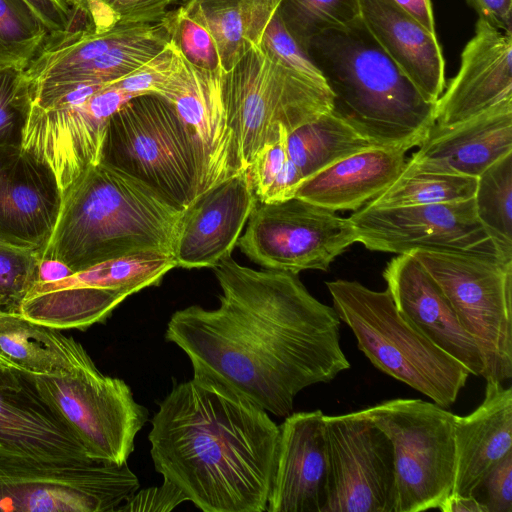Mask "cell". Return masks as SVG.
<instances>
[{
    "mask_svg": "<svg viewBox=\"0 0 512 512\" xmlns=\"http://www.w3.org/2000/svg\"><path fill=\"white\" fill-rule=\"evenodd\" d=\"M59 1L67 7H73V5H71V0H59Z\"/></svg>",
    "mask_w": 512,
    "mask_h": 512,
    "instance_id": "db71d44e",
    "label": "cell"
},
{
    "mask_svg": "<svg viewBox=\"0 0 512 512\" xmlns=\"http://www.w3.org/2000/svg\"><path fill=\"white\" fill-rule=\"evenodd\" d=\"M182 63V55L170 42L153 58L125 77L109 84L131 94L163 96L174 74Z\"/></svg>",
    "mask_w": 512,
    "mask_h": 512,
    "instance_id": "b9f144b4",
    "label": "cell"
},
{
    "mask_svg": "<svg viewBox=\"0 0 512 512\" xmlns=\"http://www.w3.org/2000/svg\"><path fill=\"white\" fill-rule=\"evenodd\" d=\"M279 435L268 412L193 375L159 403L148 440L156 471L198 509L263 512Z\"/></svg>",
    "mask_w": 512,
    "mask_h": 512,
    "instance_id": "7a4b0ae2",
    "label": "cell"
},
{
    "mask_svg": "<svg viewBox=\"0 0 512 512\" xmlns=\"http://www.w3.org/2000/svg\"><path fill=\"white\" fill-rule=\"evenodd\" d=\"M212 269L222 290L218 308L177 310L164 334L188 356L194 376L285 418L300 391L349 369L336 311L298 274L255 270L231 255Z\"/></svg>",
    "mask_w": 512,
    "mask_h": 512,
    "instance_id": "6da1fadb",
    "label": "cell"
},
{
    "mask_svg": "<svg viewBox=\"0 0 512 512\" xmlns=\"http://www.w3.org/2000/svg\"><path fill=\"white\" fill-rule=\"evenodd\" d=\"M40 18L49 35L59 38L91 24L83 3H73L67 7L59 0H24Z\"/></svg>",
    "mask_w": 512,
    "mask_h": 512,
    "instance_id": "ee69618b",
    "label": "cell"
},
{
    "mask_svg": "<svg viewBox=\"0 0 512 512\" xmlns=\"http://www.w3.org/2000/svg\"><path fill=\"white\" fill-rule=\"evenodd\" d=\"M223 99L240 171L281 128L290 133L333 108L324 79L286 66L261 44L223 73Z\"/></svg>",
    "mask_w": 512,
    "mask_h": 512,
    "instance_id": "52a82bcc",
    "label": "cell"
},
{
    "mask_svg": "<svg viewBox=\"0 0 512 512\" xmlns=\"http://www.w3.org/2000/svg\"><path fill=\"white\" fill-rule=\"evenodd\" d=\"M363 411L393 445L395 512L438 508L454 486L455 415L434 402L402 398Z\"/></svg>",
    "mask_w": 512,
    "mask_h": 512,
    "instance_id": "9c48e42d",
    "label": "cell"
},
{
    "mask_svg": "<svg viewBox=\"0 0 512 512\" xmlns=\"http://www.w3.org/2000/svg\"><path fill=\"white\" fill-rule=\"evenodd\" d=\"M206 0H184L180 5L185 11L192 10L196 5Z\"/></svg>",
    "mask_w": 512,
    "mask_h": 512,
    "instance_id": "f5cc1de1",
    "label": "cell"
},
{
    "mask_svg": "<svg viewBox=\"0 0 512 512\" xmlns=\"http://www.w3.org/2000/svg\"><path fill=\"white\" fill-rule=\"evenodd\" d=\"M328 455L323 512H395L393 445L363 410L324 415Z\"/></svg>",
    "mask_w": 512,
    "mask_h": 512,
    "instance_id": "4fadbf2b",
    "label": "cell"
},
{
    "mask_svg": "<svg viewBox=\"0 0 512 512\" xmlns=\"http://www.w3.org/2000/svg\"><path fill=\"white\" fill-rule=\"evenodd\" d=\"M0 364L22 374L64 376L94 362L79 342L58 329L0 312Z\"/></svg>",
    "mask_w": 512,
    "mask_h": 512,
    "instance_id": "4316f807",
    "label": "cell"
},
{
    "mask_svg": "<svg viewBox=\"0 0 512 512\" xmlns=\"http://www.w3.org/2000/svg\"><path fill=\"white\" fill-rule=\"evenodd\" d=\"M98 163L141 181L182 212L205 190L201 153L174 106L157 94L135 96L110 117Z\"/></svg>",
    "mask_w": 512,
    "mask_h": 512,
    "instance_id": "8992f818",
    "label": "cell"
},
{
    "mask_svg": "<svg viewBox=\"0 0 512 512\" xmlns=\"http://www.w3.org/2000/svg\"><path fill=\"white\" fill-rule=\"evenodd\" d=\"M126 298L112 290L36 282L21 301L19 314L58 330L85 329L105 320Z\"/></svg>",
    "mask_w": 512,
    "mask_h": 512,
    "instance_id": "83f0119b",
    "label": "cell"
},
{
    "mask_svg": "<svg viewBox=\"0 0 512 512\" xmlns=\"http://www.w3.org/2000/svg\"><path fill=\"white\" fill-rule=\"evenodd\" d=\"M408 150L376 145L355 152L305 178L295 197L335 212L357 211L396 179Z\"/></svg>",
    "mask_w": 512,
    "mask_h": 512,
    "instance_id": "d4e9b609",
    "label": "cell"
},
{
    "mask_svg": "<svg viewBox=\"0 0 512 512\" xmlns=\"http://www.w3.org/2000/svg\"><path fill=\"white\" fill-rule=\"evenodd\" d=\"M33 102L25 70L0 65V147L22 146Z\"/></svg>",
    "mask_w": 512,
    "mask_h": 512,
    "instance_id": "74e56055",
    "label": "cell"
},
{
    "mask_svg": "<svg viewBox=\"0 0 512 512\" xmlns=\"http://www.w3.org/2000/svg\"><path fill=\"white\" fill-rule=\"evenodd\" d=\"M268 512H323L328 455L321 410L291 413L279 426Z\"/></svg>",
    "mask_w": 512,
    "mask_h": 512,
    "instance_id": "d6986e66",
    "label": "cell"
},
{
    "mask_svg": "<svg viewBox=\"0 0 512 512\" xmlns=\"http://www.w3.org/2000/svg\"><path fill=\"white\" fill-rule=\"evenodd\" d=\"M0 450L47 460L89 458L79 439L26 379L20 388L0 387Z\"/></svg>",
    "mask_w": 512,
    "mask_h": 512,
    "instance_id": "484cf974",
    "label": "cell"
},
{
    "mask_svg": "<svg viewBox=\"0 0 512 512\" xmlns=\"http://www.w3.org/2000/svg\"><path fill=\"white\" fill-rule=\"evenodd\" d=\"M261 45L286 66L305 75L323 79L307 51L287 29L278 9L273 13L264 29Z\"/></svg>",
    "mask_w": 512,
    "mask_h": 512,
    "instance_id": "7bdbcfd3",
    "label": "cell"
},
{
    "mask_svg": "<svg viewBox=\"0 0 512 512\" xmlns=\"http://www.w3.org/2000/svg\"><path fill=\"white\" fill-rule=\"evenodd\" d=\"M48 35L24 0H0V65L26 70Z\"/></svg>",
    "mask_w": 512,
    "mask_h": 512,
    "instance_id": "e575fe53",
    "label": "cell"
},
{
    "mask_svg": "<svg viewBox=\"0 0 512 512\" xmlns=\"http://www.w3.org/2000/svg\"><path fill=\"white\" fill-rule=\"evenodd\" d=\"M512 152V99L450 126L434 125L413 153L421 168L478 178Z\"/></svg>",
    "mask_w": 512,
    "mask_h": 512,
    "instance_id": "7402d4cb",
    "label": "cell"
},
{
    "mask_svg": "<svg viewBox=\"0 0 512 512\" xmlns=\"http://www.w3.org/2000/svg\"><path fill=\"white\" fill-rule=\"evenodd\" d=\"M286 144L290 160L304 179L348 155L377 145L332 111L291 131Z\"/></svg>",
    "mask_w": 512,
    "mask_h": 512,
    "instance_id": "f546056e",
    "label": "cell"
},
{
    "mask_svg": "<svg viewBox=\"0 0 512 512\" xmlns=\"http://www.w3.org/2000/svg\"><path fill=\"white\" fill-rule=\"evenodd\" d=\"M288 131L267 141L247 168L259 203L280 202L295 197L303 176L287 153Z\"/></svg>",
    "mask_w": 512,
    "mask_h": 512,
    "instance_id": "d590c367",
    "label": "cell"
},
{
    "mask_svg": "<svg viewBox=\"0 0 512 512\" xmlns=\"http://www.w3.org/2000/svg\"><path fill=\"white\" fill-rule=\"evenodd\" d=\"M479 490L486 512H512V452L490 469L475 493Z\"/></svg>",
    "mask_w": 512,
    "mask_h": 512,
    "instance_id": "f6af8a7d",
    "label": "cell"
},
{
    "mask_svg": "<svg viewBox=\"0 0 512 512\" xmlns=\"http://www.w3.org/2000/svg\"><path fill=\"white\" fill-rule=\"evenodd\" d=\"M40 255L0 241V312L19 313L23 298L37 281Z\"/></svg>",
    "mask_w": 512,
    "mask_h": 512,
    "instance_id": "60d3db41",
    "label": "cell"
},
{
    "mask_svg": "<svg viewBox=\"0 0 512 512\" xmlns=\"http://www.w3.org/2000/svg\"><path fill=\"white\" fill-rule=\"evenodd\" d=\"M24 383L22 373L0 364V387L20 388Z\"/></svg>",
    "mask_w": 512,
    "mask_h": 512,
    "instance_id": "816d5d0a",
    "label": "cell"
},
{
    "mask_svg": "<svg viewBox=\"0 0 512 512\" xmlns=\"http://www.w3.org/2000/svg\"><path fill=\"white\" fill-rule=\"evenodd\" d=\"M333 97L332 112L380 146H418L435 125L429 102L359 17L306 46Z\"/></svg>",
    "mask_w": 512,
    "mask_h": 512,
    "instance_id": "277c9868",
    "label": "cell"
},
{
    "mask_svg": "<svg viewBox=\"0 0 512 512\" xmlns=\"http://www.w3.org/2000/svg\"><path fill=\"white\" fill-rule=\"evenodd\" d=\"M512 99V33L479 18L460 67L435 103V124L450 126Z\"/></svg>",
    "mask_w": 512,
    "mask_h": 512,
    "instance_id": "ffe728a7",
    "label": "cell"
},
{
    "mask_svg": "<svg viewBox=\"0 0 512 512\" xmlns=\"http://www.w3.org/2000/svg\"><path fill=\"white\" fill-rule=\"evenodd\" d=\"M63 191L52 168L22 146L0 147V241L41 255Z\"/></svg>",
    "mask_w": 512,
    "mask_h": 512,
    "instance_id": "2e32d148",
    "label": "cell"
},
{
    "mask_svg": "<svg viewBox=\"0 0 512 512\" xmlns=\"http://www.w3.org/2000/svg\"><path fill=\"white\" fill-rule=\"evenodd\" d=\"M162 23L170 40L190 64L206 70L221 69L212 35L193 14L178 6Z\"/></svg>",
    "mask_w": 512,
    "mask_h": 512,
    "instance_id": "ab89813d",
    "label": "cell"
},
{
    "mask_svg": "<svg viewBox=\"0 0 512 512\" xmlns=\"http://www.w3.org/2000/svg\"><path fill=\"white\" fill-rule=\"evenodd\" d=\"M349 220L357 242L369 250L394 254L418 249L465 251L500 258L476 216L474 199L389 208L363 206Z\"/></svg>",
    "mask_w": 512,
    "mask_h": 512,
    "instance_id": "5bb4252c",
    "label": "cell"
},
{
    "mask_svg": "<svg viewBox=\"0 0 512 512\" xmlns=\"http://www.w3.org/2000/svg\"><path fill=\"white\" fill-rule=\"evenodd\" d=\"M278 11L291 35L305 50L314 37L360 17L359 0H282Z\"/></svg>",
    "mask_w": 512,
    "mask_h": 512,
    "instance_id": "8d00e7d4",
    "label": "cell"
},
{
    "mask_svg": "<svg viewBox=\"0 0 512 512\" xmlns=\"http://www.w3.org/2000/svg\"><path fill=\"white\" fill-rule=\"evenodd\" d=\"M175 267L177 264L172 255L139 253L96 264L55 282L112 290L128 297L144 288L158 285L164 275Z\"/></svg>",
    "mask_w": 512,
    "mask_h": 512,
    "instance_id": "1f68e13d",
    "label": "cell"
},
{
    "mask_svg": "<svg viewBox=\"0 0 512 512\" xmlns=\"http://www.w3.org/2000/svg\"><path fill=\"white\" fill-rule=\"evenodd\" d=\"M455 477L451 494L474 495L490 469L512 452V389L487 380L483 402L454 416Z\"/></svg>",
    "mask_w": 512,
    "mask_h": 512,
    "instance_id": "603a6c76",
    "label": "cell"
},
{
    "mask_svg": "<svg viewBox=\"0 0 512 512\" xmlns=\"http://www.w3.org/2000/svg\"><path fill=\"white\" fill-rule=\"evenodd\" d=\"M72 274L73 271L67 265L58 260L41 259L38 266L36 282H55L67 278Z\"/></svg>",
    "mask_w": 512,
    "mask_h": 512,
    "instance_id": "f907efd6",
    "label": "cell"
},
{
    "mask_svg": "<svg viewBox=\"0 0 512 512\" xmlns=\"http://www.w3.org/2000/svg\"><path fill=\"white\" fill-rule=\"evenodd\" d=\"M479 18L497 29L512 33V0H466Z\"/></svg>",
    "mask_w": 512,
    "mask_h": 512,
    "instance_id": "7dc6e473",
    "label": "cell"
},
{
    "mask_svg": "<svg viewBox=\"0 0 512 512\" xmlns=\"http://www.w3.org/2000/svg\"><path fill=\"white\" fill-rule=\"evenodd\" d=\"M94 30L118 24L154 25L184 0H82Z\"/></svg>",
    "mask_w": 512,
    "mask_h": 512,
    "instance_id": "f35d334b",
    "label": "cell"
},
{
    "mask_svg": "<svg viewBox=\"0 0 512 512\" xmlns=\"http://www.w3.org/2000/svg\"><path fill=\"white\" fill-rule=\"evenodd\" d=\"M473 199L476 216L499 257L512 261V152L477 178Z\"/></svg>",
    "mask_w": 512,
    "mask_h": 512,
    "instance_id": "d6a6232c",
    "label": "cell"
},
{
    "mask_svg": "<svg viewBox=\"0 0 512 512\" xmlns=\"http://www.w3.org/2000/svg\"><path fill=\"white\" fill-rule=\"evenodd\" d=\"M477 178L424 169L410 159L396 179L366 205L371 208L445 204L474 198Z\"/></svg>",
    "mask_w": 512,
    "mask_h": 512,
    "instance_id": "4dcf8cb0",
    "label": "cell"
},
{
    "mask_svg": "<svg viewBox=\"0 0 512 512\" xmlns=\"http://www.w3.org/2000/svg\"><path fill=\"white\" fill-rule=\"evenodd\" d=\"M443 512H486L483 504L472 495L450 494L438 507Z\"/></svg>",
    "mask_w": 512,
    "mask_h": 512,
    "instance_id": "681fc988",
    "label": "cell"
},
{
    "mask_svg": "<svg viewBox=\"0 0 512 512\" xmlns=\"http://www.w3.org/2000/svg\"><path fill=\"white\" fill-rule=\"evenodd\" d=\"M185 496L171 483L135 491L118 509L122 512H168L186 502Z\"/></svg>",
    "mask_w": 512,
    "mask_h": 512,
    "instance_id": "bcb514c9",
    "label": "cell"
},
{
    "mask_svg": "<svg viewBox=\"0 0 512 512\" xmlns=\"http://www.w3.org/2000/svg\"><path fill=\"white\" fill-rule=\"evenodd\" d=\"M430 273L475 341L484 364L482 377H512V261L448 250L409 252Z\"/></svg>",
    "mask_w": 512,
    "mask_h": 512,
    "instance_id": "ba28073f",
    "label": "cell"
},
{
    "mask_svg": "<svg viewBox=\"0 0 512 512\" xmlns=\"http://www.w3.org/2000/svg\"><path fill=\"white\" fill-rule=\"evenodd\" d=\"M282 0H206L193 14L212 35L221 69L229 71L254 45Z\"/></svg>",
    "mask_w": 512,
    "mask_h": 512,
    "instance_id": "f1b7e54d",
    "label": "cell"
},
{
    "mask_svg": "<svg viewBox=\"0 0 512 512\" xmlns=\"http://www.w3.org/2000/svg\"><path fill=\"white\" fill-rule=\"evenodd\" d=\"M326 286L340 321L350 327L358 348L377 369L441 407L457 400L469 371L399 312L388 289L375 291L343 279Z\"/></svg>",
    "mask_w": 512,
    "mask_h": 512,
    "instance_id": "5b68a950",
    "label": "cell"
},
{
    "mask_svg": "<svg viewBox=\"0 0 512 512\" xmlns=\"http://www.w3.org/2000/svg\"><path fill=\"white\" fill-rule=\"evenodd\" d=\"M223 73L198 68L182 56L162 96L174 106L201 153L204 191L240 172L224 105Z\"/></svg>",
    "mask_w": 512,
    "mask_h": 512,
    "instance_id": "ac0fdd59",
    "label": "cell"
},
{
    "mask_svg": "<svg viewBox=\"0 0 512 512\" xmlns=\"http://www.w3.org/2000/svg\"><path fill=\"white\" fill-rule=\"evenodd\" d=\"M23 376L79 439L89 458L127 463L149 413L124 380L104 375L95 364L64 376Z\"/></svg>",
    "mask_w": 512,
    "mask_h": 512,
    "instance_id": "8fae6325",
    "label": "cell"
},
{
    "mask_svg": "<svg viewBox=\"0 0 512 512\" xmlns=\"http://www.w3.org/2000/svg\"><path fill=\"white\" fill-rule=\"evenodd\" d=\"M133 97L106 84L80 103L47 109L33 104L22 147L52 168L64 191L98 163L108 120Z\"/></svg>",
    "mask_w": 512,
    "mask_h": 512,
    "instance_id": "9a60e30c",
    "label": "cell"
},
{
    "mask_svg": "<svg viewBox=\"0 0 512 512\" xmlns=\"http://www.w3.org/2000/svg\"><path fill=\"white\" fill-rule=\"evenodd\" d=\"M170 42L162 22L112 47L100 57L77 68L53 85L42 89L77 83L108 84L119 80L158 54Z\"/></svg>",
    "mask_w": 512,
    "mask_h": 512,
    "instance_id": "836d02e7",
    "label": "cell"
},
{
    "mask_svg": "<svg viewBox=\"0 0 512 512\" xmlns=\"http://www.w3.org/2000/svg\"><path fill=\"white\" fill-rule=\"evenodd\" d=\"M383 277L395 306L416 329L470 374L483 375L484 364L475 341L462 327L438 283L412 254L392 258Z\"/></svg>",
    "mask_w": 512,
    "mask_h": 512,
    "instance_id": "44dd1931",
    "label": "cell"
},
{
    "mask_svg": "<svg viewBox=\"0 0 512 512\" xmlns=\"http://www.w3.org/2000/svg\"><path fill=\"white\" fill-rule=\"evenodd\" d=\"M393 2L414 18L427 31L436 34L431 0H393Z\"/></svg>",
    "mask_w": 512,
    "mask_h": 512,
    "instance_id": "c3c4849f",
    "label": "cell"
},
{
    "mask_svg": "<svg viewBox=\"0 0 512 512\" xmlns=\"http://www.w3.org/2000/svg\"><path fill=\"white\" fill-rule=\"evenodd\" d=\"M357 236L349 218L292 197L257 203L237 246L265 269L298 274L327 271Z\"/></svg>",
    "mask_w": 512,
    "mask_h": 512,
    "instance_id": "7c38bea8",
    "label": "cell"
},
{
    "mask_svg": "<svg viewBox=\"0 0 512 512\" xmlns=\"http://www.w3.org/2000/svg\"><path fill=\"white\" fill-rule=\"evenodd\" d=\"M140 483L127 463L0 450V512H118Z\"/></svg>",
    "mask_w": 512,
    "mask_h": 512,
    "instance_id": "30bf717a",
    "label": "cell"
},
{
    "mask_svg": "<svg viewBox=\"0 0 512 512\" xmlns=\"http://www.w3.org/2000/svg\"><path fill=\"white\" fill-rule=\"evenodd\" d=\"M182 213L141 181L96 163L63 191L41 259L75 273L132 254L172 255Z\"/></svg>",
    "mask_w": 512,
    "mask_h": 512,
    "instance_id": "3957f363",
    "label": "cell"
},
{
    "mask_svg": "<svg viewBox=\"0 0 512 512\" xmlns=\"http://www.w3.org/2000/svg\"><path fill=\"white\" fill-rule=\"evenodd\" d=\"M257 203L247 169L200 194L181 216L172 250L177 266L213 268L230 256Z\"/></svg>",
    "mask_w": 512,
    "mask_h": 512,
    "instance_id": "e0dca14e",
    "label": "cell"
},
{
    "mask_svg": "<svg viewBox=\"0 0 512 512\" xmlns=\"http://www.w3.org/2000/svg\"><path fill=\"white\" fill-rule=\"evenodd\" d=\"M360 18L387 55L436 103L445 89V61L436 34L427 31L393 0H359Z\"/></svg>",
    "mask_w": 512,
    "mask_h": 512,
    "instance_id": "cb8c5ba5",
    "label": "cell"
}]
</instances>
